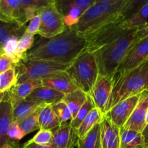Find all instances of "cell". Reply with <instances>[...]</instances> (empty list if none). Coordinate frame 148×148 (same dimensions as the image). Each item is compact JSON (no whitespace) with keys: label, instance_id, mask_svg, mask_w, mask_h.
<instances>
[{"label":"cell","instance_id":"cell-45","mask_svg":"<svg viewBox=\"0 0 148 148\" xmlns=\"http://www.w3.org/2000/svg\"><path fill=\"white\" fill-rule=\"evenodd\" d=\"M4 93H1V94H0V101H1V100L3 98H4Z\"/></svg>","mask_w":148,"mask_h":148},{"label":"cell","instance_id":"cell-2","mask_svg":"<svg viewBox=\"0 0 148 148\" xmlns=\"http://www.w3.org/2000/svg\"><path fill=\"white\" fill-rule=\"evenodd\" d=\"M137 30H127L119 38L92 53L96 60L99 75L114 77L130 48L139 39Z\"/></svg>","mask_w":148,"mask_h":148},{"label":"cell","instance_id":"cell-21","mask_svg":"<svg viewBox=\"0 0 148 148\" xmlns=\"http://www.w3.org/2000/svg\"><path fill=\"white\" fill-rule=\"evenodd\" d=\"M44 106L46 104L33 100H23L12 106V121L19 122Z\"/></svg>","mask_w":148,"mask_h":148},{"label":"cell","instance_id":"cell-46","mask_svg":"<svg viewBox=\"0 0 148 148\" xmlns=\"http://www.w3.org/2000/svg\"><path fill=\"white\" fill-rule=\"evenodd\" d=\"M144 148H148V145H146L145 147Z\"/></svg>","mask_w":148,"mask_h":148},{"label":"cell","instance_id":"cell-18","mask_svg":"<svg viewBox=\"0 0 148 148\" xmlns=\"http://www.w3.org/2000/svg\"><path fill=\"white\" fill-rule=\"evenodd\" d=\"M40 86H42L41 79L17 83L10 91L6 92L7 97L13 106L17 103L25 100L36 88Z\"/></svg>","mask_w":148,"mask_h":148},{"label":"cell","instance_id":"cell-29","mask_svg":"<svg viewBox=\"0 0 148 148\" xmlns=\"http://www.w3.org/2000/svg\"><path fill=\"white\" fill-rule=\"evenodd\" d=\"M148 4L142 7L139 11L134 13L130 18L123 23V27L127 30H137L147 23Z\"/></svg>","mask_w":148,"mask_h":148},{"label":"cell","instance_id":"cell-6","mask_svg":"<svg viewBox=\"0 0 148 148\" xmlns=\"http://www.w3.org/2000/svg\"><path fill=\"white\" fill-rule=\"evenodd\" d=\"M125 19L121 14L114 20L106 23L90 34L85 36L87 46L85 51L94 53L106 45L119 38L127 31L123 27Z\"/></svg>","mask_w":148,"mask_h":148},{"label":"cell","instance_id":"cell-41","mask_svg":"<svg viewBox=\"0 0 148 148\" xmlns=\"http://www.w3.org/2000/svg\"><path fill=\"white\" fill-rule=\"evenodd\" d=\"M22 148H59L53 145H40L36 144V143H31L27 141Z\"/></svg>","mask_w":148,"mask_h":148},{"label":"cell","instance_id":"cell-15","mask_svg":"<svg viewBox=\"0 0 148 148\" xmlns=\"http://www.w3.org/2000/svg\"><path fill=\"white\" fill-rule=\"evenodd\" d=\"M148 108V90L142 92L140 100L123 128L143 132L146 127L145 118Z\"/></svg>","mask_w":148,"mask_h":148},{"label":"cell","instance_id":"cell-39","mask_svg":"<svg viewBox=\"0 0 148 148\" xmlns=\"http://www.w3.org/2000/svg\"><path fill=\"white\" fill-rule=\"evenodd\" d=\"M40 27V18L38 14H36V16L30 19L29 20L28 25L26 27L25 32L30 33V34L35 36L36 34H38L39 30Z\"/></svg>","mask_w":148,"mask_h":148},{"label":"cell","instance_id":"cell-31","mask_svg":"<svg viewBox=\"0 0 148 148\" xmlns=\"http://www.w3.org/2000/svg\"><path fill=\"white\" fill-rule=\"evenodd\" d=\"M40 109L41 108L18 122L19 127L25 135L30 134L36 130H40L38 124V114Z\"/></svg>","mask_w":148,"mask_h":148},{"label":"cell","instance_id":"cell-40","mask_svg":"<svg viewBox=\"0 0 148 148\" xmlns=\"http://www.w3.org/2000/svg\"><path fill=\"white\" fill-rule=\"evenodd\" d=\"M137 36L139 39L148 37V22L137 30Z\"/></svg>","mask_w":148,"mask_h":148},{"label":"cell","instance_id":"cell-47","mask_svg":"<svg viewBox=\"0 0 148 148\" xmlns=\"http://www.w3.org/2000/svg\"><path fill=\"white\" fill-rule=\"evenodd\" d=\"M0 1H1V0H0Z\"/></svg>","mask_w":148,"mask_h":148},{"label":"cell","instance_id":"cell-34","mask_svg":"<svg viewBox=\"0 0 148 148\" xmlns=\"http://www.w3.org/2000/svg\"><path fill=\"white\" fill-rule=\"evenodd\" d=\"M54 113L56 114L60 124L69 123L72 120V115L70 110L63 101H59L52 105Z\"/></svg>","mask_w":148,"mask_h":148},{"label":"cell","instance_id":"cell-42","mask_svg":"<svg viewBox=\"0 0 148 148\" xmlns=\"http://www.w3.org/2000/svg\"><path fill=\"white\" fill-rule=\"evenodd\" d=\"M142 134H143V137H144V140H145V142L146 145H148V124H147L146 127H145V129L143 130Z\"/></svg>","mask_w":148,"mask_h":148},{"label":"cell","instance_id":"cell-11","mask_svg":"<svg viewBox=\"0 0 148 148\" xmlns=\"http://www.w3.org/2000/svg\"><path fill=\"white\" fill-rule=\"evenodd\" d=\"M114 77L99 75L88 95L92 98L95 107L105 114L106 108L111 96Z\"/></svg>","mask_w":148,"mask_h":148},{"label":"cell","instance_id":"cell-35","mask_svg":"<svg viewBox=\"0 0 148 148\" xmlns=\"http://www.w3.org/2000/svg\"><path fill=\"white\" fill-rule=\"evenodd\" d=\"M147 4L148 0H127L121 15L127 20Z\"/></svg>","mask_w":148,"mask_h":148},{"label":"cell","instance_id":"cell-10","mask_svg":"<svg viewBox=\"0 0 148 148\" xmlns=\"http://www.w3.org/2000/svg\"><path fill=\"white\" fill-rule=\"evenodd\" d=\"M141 94L120 101L108 110L104 116L120 129L123 128L138 103Z\"/></svg>","mask_w":148,"mask_h":148},{"label":"cell","instance_id":"cell-43","mask_svg":"<svg viewBox=\"0 0 148 148\" xmlns=\"http://www.w3.org/2000/svg\"><path fill=\"white\" fill-rule=\"evenodd\" d=\"M116 1V0H95V3H106V2H111V1Z\"/></svg>","mask_w":148,"mask_h":148},{"label":"cell","instance_id":"cell-17","mask_svg":"<svg viewBox=\"0 0 148 148\" xmlns=\"http://www.w3.org/2000/svg\"><path fill=\"white\" fill-rule=\"evenodd\" d=\"M102 148H121V129L103 115L101 121Z\"/></svg>","mask_w":148,"mask_h":148},{"label":"cell","instance_id":"cell-5","mask_svg":"<svg viewBox=\"0 0 148 148\" xmlns=\"http://www.w3.org/2000/svg\"><path fill=\"white\" fill-rule=\"evenodd\" d=\"M66 72L78 88L89 94L99 76L94 54L85 51L66 69Z\"/></svg>","mask_w":148,"mask_h":148},{"label":"cell","instance_id":"cell-9","mask_svg":"<svg viewBox=\"0 0 148 148\" xmlns=\"http://www.w3.org/2000/svg\"><path fill=\"white\" fill-rule=\"evenodd\" d=\"M148 59V37L138 39L132 46L124 60L119 66L115 75L132 70ZM114 75V76H115Z\"/></svg>","mask_w":148,"mask_h":148},{"label":"cell","instance_id":"cell-4","mask_svg":"<svg viewBox=\"0 0 148 148\" xmlns=\"http://www.w3.org/2000/svg\"><path fill=\"white\" fill-rule=\"evenodd\" d=\"M127 1V0H116L95 3L84 12L77 25L72 28L82 36H87L121 14Z\"/></svg>","mask_w":148,"mask_h":148},{"label":"cell","instance_id":"cell-19","mask_svg":"<svg viewBox=\"0 0 148 148\" xmlns=\"http://www.w3.org/2000/svg\"><path fill=\"white\" fill-rule=\"evenodd\" d=\"M65 94L47 87L40 86L36 88L26 99L38 101L46 105H53L62 101Z\"/></svg>","mask_w":148,"mask_h":148},{"label":"cell","instance_id":"cell-7","mask_svg":"<svg viewBox=\"0 0 148 148\" xmlns=\"http://www.w3.org/2000/svg\"><path fill=\"white\" fill-rule=\"evenodd\" d=\"M69 66L44 60L25 59L16 66L17 83L40 80L46 75L56 71H65Z\"/></svg>","mask_w":148,"mask_h":148},{"label":"cell","instance_id":"cell-22","mask_svg":"<svg viewBox=\"0 0 148 148\" xmlns=\"http://www.w3.org/2000/svg\"><path fill=\"white\" fill-rule=\"evenodd\" d=\"M95 3V0H56L55 5L63 15L69 11H77L84 14Z\"/></svg>","mask_w":148,"mask_h":148},{"label":"cell","instance_id":"cell-33","mask_svg":"<svg viewBox=\"0 0 148 148\" xmlns=\"http://www.w3.org/2000/svg\"><path fill=\"white\" fill-rule=\"evenodd\" d=\"M95 108H96V107H95V105L93 101H92V98L89 95H88V98H87L85 103L81 107L80 109L78 111L77 114L75 116V118L70 121L71 127L77 130L79 126H80L81 123L85 119V117Z\"/></svg>","mask_w":148,"mask_h":148},{"label":"cell","instance_id":"cell-30","mask_svg":"<svg viewBox=\"0 0 148 148\" xmlns=\"http://www.w3.org/2000/svg\"><path fill=\"white\" fill-rule=\"evenodd\" d=\"M34 40L35 36L25 32L17 43L16 55L19 60L22 61L25 59L27 53L32 49L34 44Z\"/></svg>","mask_w":148,"mask_h":148},{"label":"cell","instance_id":"cell-48","mask_svg":"<svg viewBox=\"0 0 148 148\" xmlns=\"http://www.w3.org/2000/svg\"><path fill=\"white\" fill-rule=\"evenodd\" d=\"M0 94H1V93H0Z\"/></svg>","mask_w":148,"mask_h":148},{"label":"cell","instance_id":"cell-13","mask_svg":"<svg viewBox=\"0 0 148 148\" xmlns=\"http://www.w3.org/2000/svg\"><path fill=\"white\" fill-rule=\"evenodd\" d=\"M0 21L25 25L28 21L21 0H1Z\"/></svg>","mask_w":148,"mask_h":148},{"label":"cell","instance_id":"cell-36","mask_svg":"<svg viewBox=\"0 0 148 148\" xmlns=\"http://www.w3.org/2000/svg\"><path fill=\"white\" fill-rule=\"evenodd\" d=\"M52 140L53 132L47 130H40L29 141L40 145H48L52 144Z\"/></svg>","mask_w":148,"mask_h":148},{"label":"cell","instance_id":"cell-25","mask_svg":"<svg viewBox=\"0 0 148 148\" xmlns=\"http://www.w3.org/2000/svg\"><path fill=\"white\" fill-rule=\"evenodd\" d=\"M88 95L79 88L67 94H65L62 101L66 104L72 113V118H75L78 111L86 101Z\"/></svg>","mask_w":148,"mask_h":148},{"label":"cell","instance_id":"cell-16","mask_svg":"<svg viewBox=\"0 0 148 148\" xmlns=\"http://www.w3.org/2000/svg\"><path fill=\"white\" fill-rule=\"evenodd\" d=\"M77 130L71 127L70 122L61 124L53 132L52 145L59 148H74L77 145Z\"/></svg>","mask_w":148,"mask_h":148},{"label":"cell","instance_id":"cell-26","mask_svg":"<svg viewBox=\"0 0 148 148\" xmlns=\"http://www.w3.org/2000/svg\"><path fill=\"white\" fill-rule=\"evenodd\" d=\"M78 148H102L101 145V122L93 128L82 138L79 139Z\"/></svg>","mask_w":148,"mask_h":148},{"label":"cell","instance_id":"cell-37","mask_svg":"<svg viewBox=\"0 0 148 148\" xmlns=\"http://www.w3.org/2000/svg\"><path fill=\"white\" fill-rule=\"evenodd\" d=\"M7 135L10 140L16 143H18L25 136L19 127L18 122L16 121H12L9 127Z\"/></svg>","mask_w":148,"mask_h":148},{"label":"cell","instance_id":"cell-12","mask_svg":"<svg viewBox=\"0 0 148 148\" xmlns=\"http://www.w3.org/2000/svg\"><path fill=\"white\" fill-rule=\"evenodd\" d=\"M12 105L4 93L0 101V148H18V143L13 142L8 137L9 127L12 121Z\"/></svg>","mask_w":148,"mask_h":148},{"label":"cell","instance_id":"cell-3","mask_svg":"<svg viewBox=\"0 0 148 148\" xmlns=\"http://www.w3.org/2000/svg\"><path fill=\"white\" fill-rule=\"evenodd\" d=\"M148 90V59L132 70L114 77L112 91L105 114L120 101Z\"/></svg>","mask_w":148,"mask_h":148},{"label":"cell","instance_id":"cell-23","mask_svg":"<svg viewBox=\"0 0 148 148\" xmlns=\"http://www.w3.org/2000/svg\"><path fill=\"white\" fill-rule=\"evenodd\" d=\"M40 130H47L53 132L61 125L52 105H46L41 108L38 114Z\"/></svg>","mask_w":148,"mask_h":148},{"label":"cell","instance_id":"cell-24","mask_svg":"<svg viewBox=\"0 0 148 148\" xmlns=\"http://www.w3.org/2000/svg\"><path fill=\"white\" fill-rule=\"evenodd\" d=\"M145 146L142 132L121 129V148H144Z\"/></svg>","mask_w":148,"mask_h":148},{"label":"cell","instance_id":"cell-8","mask_svg":"<svg viewBox=\"0 0 148 148\" xmlns=\"http://www.w3.org/2000/svg\"><path fill=\"white\" fill-rule=\"evenodd\" d=\"M40 18L38 35L43 38H51L64 31L66 29L62 14L55 4L40 10L38 13Z\"/></svg>","mask_w":148,"mask_h":148},{"label":"cell","instance_id":"cell-1","mask_svg":"<svg viewBox=\"0 0 148 148\" xmlns=\"http://www.w3.org/2000/svg\"><path fill=\"white\" fill-rule=\"evenodd\" d=\"M85 36L72 27L51 38L40 37L33 44L25 59L44 60L69 66L86 49Z\"/></svg>","mask_w":148,"mask_h":148},{"label":"cell","instance_id":"cell-14","mask_svg":"<svg viewBox=\"0 0 148 148\" xmlns=\"http://www.w3.org/2000/svg\"><path fill=\"white\" fill-rule=\"evenodd\" d=\"M42 86L52 88L64 94H67L77 87L65 71H56L41 79Z\"/></svg>","mask_w":148,"mask_h":148},{"label":"cell","instance_id":"cell-27","mask_svg":"<svg viewBox=\"0 0 148 148\" xmlns=\"http://www.w3.org/2000/svg\"><path fill=\"white\" fill-rule=\"evenodd\" d=\"M104 114L97 108H93L88 114L85 119L81 123L80 126L77 129V134L79 139L85 137L91 130L98 123H101L103 118Z\"/></svg>","mask_w":148,"mask_h":148},{"label":"cell","instance_id":"cell-32","mask_svg":"<svg viewBox=\"0 0 148 148\" xmlns=\"http://www.w3.org/2000/svg\"><path fill=\"white\" fill-rule=\"evenodd\" d=\"M17 83V75L15 67L0 75V93L10 91Z\"/></svg>","mask_w":148,"mask_h":148},{"label":"cell","instance_id":"cell-38","mask_svg":"<svg viewBox=\"0 0 148 148\" xmlns=\"http://www.w3.org/2000/svg\"><path fill=\"white\" fill-rule=\"evenodd\" d=\"M16 64L11 57L4 53H0V75L7 70L16 67Z\"/></svg>","mask_w":148,"mask_h":148},{"label":"cell","instance_id":"cell-44","mask_svg":"<svg viewBox=\"0 0 148 148\" xmlns=\"http://www.w3.org/2000/svg\"><path fill=\"white\" fill-rule=\"evenodd\" d=\"M145 124H146V125H147V124H148V108H147V114H146Z\"/></svg>","mask_w":148,"mask_h":148},{"label":"cell","instance_id":"cell-28","mask_svg":"<svg viewBox=\"0 0 148 148\" xmlns=\"http://www.w3.org/2000/svg\"><path fill=\"white\" fill-rule=\"evenodd\" d=\"M23 8L25 12L26 18L27 21L33 18L34 16L43 9L55 4L56 0H21Z\"/></svg>","mask_w":148,"mask_h":148},{"label":"cell","instance_id":"cell-20","mask_svg":"<svg viewBox=\"0 0 148 148\" xmlns=\"http://www.w3.org/2000/svg\"><path fill=\"white\" fill-rule=\"evenodd\" d=\"M25 25L18 23H7L0 21V52L5 43L12 38H20L26 30Z\"/></svg>","mask_w":148,"mask_h":148}]
</instances>
